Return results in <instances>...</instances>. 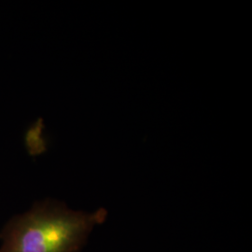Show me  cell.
I'll use <instances>...</instances> for the list:
<instances>
[{
	"label": "cell",
	"instance_id": "obj_1",
	"mask_svg": "<svg viewBox=\"0 0 252 252\" xmlns=\"http://www.w3.org/2000/svg\"><path fill=\"white\" fill-rule=\"evenodd\" d=\"M107 216L104 208L84 212L54 200L37 202L6 222L0 252H80Z\"/></svg>",
	"mask_w": 252,
	"mask_h": 252
}]
</instances>
